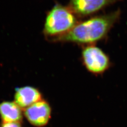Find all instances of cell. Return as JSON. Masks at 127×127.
<instances>
[{"label":"cell","instance_id":"1","mask_svg":"<svg viewBox=\"0 0 127 127\" xmlns=\"http://www.w3.org/2000/svg\"><path fill=\"white\" fill-rule=\"evenodd\" d=\"M120 17L121 11L118 9L109 13L91 17L78 22L68 33L54 41L72 42L85 46L94 45L106 38Z\"/></svg>","mask_w":127,"mask_h":127},{"label":"cell","instance_id":"2","mask_svg":"<svg viewBox=\"0 0 127 127\" xmlns=\"http://www.w3.org/2000/svg\"><path fill=\"white\" fill-rule=\"evenodd\" d=\"M77 18L69 6L56 4L47 13L43 34L54 41L72 29L78 22Z\"/></svg>","mask_w":127,"mask_h":127},{"label":"cell","instance_id":"3","mask_svg":"<svg viewBox=\"0 0 127 127\" xmlns=\"http://www.w3.org/2000/svg\"><path fill=\"white\" fill-rule=\"evenodd\" d=\"M82 62L85 68L94 75H101L110 67L109 57L94 45L85 46L82 51Z\"/></svg>","mask_w":127,"mask_h":127},{"label":"cell","instance_id":"4","mask_svg":"<svg viewBox=\"0 0 127 127\" xmlns=\"http://www.w3.org/2000/svg\"><path fill=\"white\" fill-rule=\"evenodd\" d=\"M121 0H70L69 7L78 18L92 15Z\"/></svg>","mask_w":127,"mask_h":127},{"label":"cell","instance_id":"5","mask_svg":"<svg viewBox=\"0 0 127 127\" xmlns=\"http://www.w3.org/2000/svg\"><path fill=\"white\" fill-rule=\"evenodd\" d=\"M51 111L48 103L41 100L26 109L25 115L31 125L42 127L48 122L50 119Z\"/></svg>","mask_w":127,"mask_h":127},{"label":"cell","instance_id":"6","mask_svg":"<svg viewBox=\"0 0 127 127\" xmlns=\"http://www.w3.org/2000/svg\"><path fill=\"white\" fill-rule=\"evenodd\" d=\"M41 94L36 88L26 86L16 89L14 94L15 102L21 109H27L41 100Z\"/></svg>","mask_w":127,"mask_h":127},{"label":"cell","instance_id":"7","mask_svg":"<svg viewBox=\"0 0 127 127\" xmlns=\"http://www.w3.org/2000/svg\"><path fill=\"white\" fill-rule=\"evenodd\" d=\"M0 117L4 123H20L23 118L21 108L15 102L10 101L0 103Z\"/></svg>","mask_w":127,"mask_h":127},{"label":"cell","instance_id":"8","mask_svg":"<svg viewBox=\"0 0 127 127\" xmlns=\"http://www.w3.org/2000/svg\"><path fill=\"white\" fill-rule=\"evenodd\" d=\"M0 127H22V126L19 122H2Z\"/></svg>","mask_w":127,"mask_h":127}]
</instances>
